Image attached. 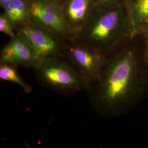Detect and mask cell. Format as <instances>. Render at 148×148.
<instances>
[{
    "label": "cell",
    "mask_w": 148,
    "mask_h": 148,
    "mask_svg": "<svg viewBox=\"0 0 148 148\" xmlns=\"http://www.w3.org/2000/svg\"><path fill=\"white\" fill-rule=\"evenodd\" d=\"M54 1H56L58 4L59 5H60H60H62L63 3L65 1V0H54Z\"/></svg>",
    "instance_id": "16"
},
{
    "label": "cell",
    "mask_w": 148,
    "mask_h": 148,
    "mask_svg": "<svg viewBox=\"0 0 148 148\" xmlns=\"http://www.w3.org/2000/svg\"><path fill=\"white\" fill-rule=\"evenodd\" d=\"M36 62L31 46L17 32L1 51V63L9 64L16 68H29L33 67Z\"/></svg>",
    "instance_id": "7"
},
{
    "label": "cell",
    "mask_w": 148,
    "mask_h": 148,
    "mask_svg": "<svg viewBox=\"0 0 148 148\" xmlns=\"http://www.w3.org/2000/svg\"><path fill=\"white\" fill-rule=\"evenodd\" d=\"M72 44L65 47V54L82 77L86 90H87L100 76L108 56L74 40Z\"/></svg>",
    "instance_id": "4"
},
{
    "label": "cell",
    "mask_w": 148,
    "mask_h": 148,
    "mask_svg": "<svg viewBox=\"0 0 148 148\" xmlns=\"http://www.w3.org/2000/svg\"><path fill=\"white\" fill-rule=\"evenodd\" d=\"M16 28L14 24L10 21V19L5 16L4 13L1 14L0 16V32L10 37H14L16 32H14Z\"/></svg>",
    "instance_id": "12"
},
{
    "label": "cell",
    "mask_w": 148,
    "mask_h": 148,
    "mask_svg": "<svg viewBox=\"0 0 148 148\" xmlns=\"http://www.w3.org/2000/svg\"><path fill=\"white\" fill-rule=\"evenodd\" d=\"M31 23L57 35L70 37L74 35L64 18L60 7L54 0H31L28 2Z\"/></svg>",
    "instance_id": "5"
},
{
    "label": "cell",
    "mask_w": 148,
    "mask_h": 148,
    "mask_svg": "<svg viewBox=\"0 0 148 148\" xmlns=\"http://www.w3.org/2000/svg\"><path fill=\"white\" fill-rule=\"evenodd\" d=\"M16 32L25 38L31 46L37 61L64 57L65 47L62 46L57 35L32 23L16 27Z\"/></svg>",
    "instance_id": "6"
},
{
    "label": "cell",
    "mask_w": 148,
    "mask_h": 148,
    "mask_svg": "<svg viewBox=\"0 0 148 148\" xmlns=\"http://www.w3.org/2000/svg\"><path fill=\"white\" fill-rule=\"evenodd\" d=\"M16 68L9 64L0 63V79L18 85L25 93H30L32 87L22 78Z\"/></svg>",
    "instance_id": "11"
},
{
    "label": "cell",
    "mask_w": 148,
    "mask_h": 148,
    "mask_svg": "<svg viewBox=\"0 0 148 148\" xmlns=\"http://www.w3.org/2000/svg\"><path fill=\"white\" fill-rule=\"evenodd\" d=\"M4 14L15 27L31 24L29 3L27 0H14L3 8Z\"/></svg>",
    "instance_id": "10"
},
{
    "label": "cell",
    "mask_w": 148,
    "mask_h": 148,
    "mask_svg": "<svg viewBox=\"0 0 148 148\" xmlns=\"http://www.w3.org/2000/svg\"><path fill=\"white\" fill-rule=\"evenodd\" d=\"M133 39L127 12L121 3L112 7L95 5L73 40L109 55Z\"/></svg>",
    "instance_id": "2"
},
{
    "label": "cell",
    "mask_w": 148,
    "mask_h": 148,
    "mask_svg": "<svg viewBox=\"0 0 148 148\" xmlns=\"http://www.w3.org/2000/svg\"><path fill=\"white\" fill-rule=\"evenodd\" d=\"M14 0H0V5L3 7L5 8L7 5H9Z\"/></svg>",
    "instance_id": "15"
},
{
    "label": "cell",
    "mask_w": 148,
    "mask_h": 148,
    "mask_svg": "<svg viewBox=\"0 0 148 148\" xmlns=\"http://www.w3.org/2000/svg\"><path fill=\"white\" fill-rule=\"evenodd\" d=\"M143 38V45H142V50H143V56L145 60L148 64V28L143 33L141 36Z\"/></svg>",
    "instance_id": "13"
},
{
    "label": "cell",
    "mask_w": 148,
    "mask_h": 148,
    "mask_svg": "<svg viewBox=\"0 0 148 148\" xmlns=\"http://www.w3.org/2000/svg\"><path fill=\"white\" fill-rule=\"evenodd\" d=\"M124 0H95V5L104 7H112L123 3Z\"/></svg>",
    "instance_id": "14"
},
{
    "label": "cell",
    "mask_w": 148,
    "mask_h": 148,
    "mask_svg": "<svg viewBox=\"0 0 148 148\" xmlns=\"http://www.w3.org/2000/svg\"><path fill=\"white\" fill-rule=\"evenodd\" d=\"M95 5V0H65L60 5L64 18L73 33V38L85 24Z\"/></svg>",
    "instance_id": "8"
},
{
    "label": "cell",
    "mask_w": 148,
    "mask_h": 148,
    "mask_svg": "<svg viewBox=\"0 0 148 148\" xmlns=\"http://www.w3.org/2000/svg\"><path fill=\"white\" fill-rule=\"evenodd\" d=\"M132 38L141 36L148 28V0H124Z\"/></svg>",
    "instance_id": "9"
},
{
    "label": "cell",
    "mask_w": 148,
    "mask_h": 148,
    "mask_svg": "<svg viewBox=\"0 0 148 148\" xmlns=\"http://www.w3.org/2000/svg\"><path fill=\"white\" fill-rule=\"evenodd\" d=\"M64 57L38 60L32 67L37 78L48 88L63 93L86 90L85 81L79 71Z\"/></svg>",
    "instance_id": "3"
},
{
    "label": "cell",
    "mask_w": 148,
    "mask_h": 148,
    "mask_svg": "<svg viewBox=\"0 0 148 148\" xmlns=\"http://www.w3.org/2000/svg\"><path fill=\"white\" fill-rule=\"evenodd\" d=\"M131 40L108 55L100 76L87 90L92 106L104 116L126 113L148 92V64L142 46L130 43Z\"/></svg>",
    "instance_id": "1"
}]
</instances>
